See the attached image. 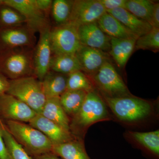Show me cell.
<instances>
[{"label": "cell", "instance_id": "obj_1", "mask_svg": "<svg viewBox=\"0 0 159 159\" xmlns=\"http://www.w3.org/2000/svg\"><path fill=\"white\" fill-rule=\"evenodd\" d=\"M4 122L16 141L30 156H37L52 152V142L38 129L25 122Z\"/></svg>", "mask_w": 159, "mask_h": 159}, {"label": "cell", "instance_id": "obj_2", "mask_svg": "<svg viewBox=\"0 0 159 159\" xmlns=\"http://www.w3.org/2000/svg\"><path fill=\"white\" fill-rule=\"evenodd\" d=\"M108 116L106 106L102 98L94 90L89 91L78 112L70 119V132L80 139L89 125Z\"/></svg>", "mask_w": 159, "mask_h": 159}, {"label": "cell", "instance_id": "obj_3", "mask_svg": "<svg viewBox=\"0 0 159 159\" xmlns=\"http://www.w3.org/2000/svg\"><path fill=\"white\" fill-rule=\"evenodd\" d=\"M34 48L20 47L0 52V73L9 80L34 76Z\"/></svg>", "mask_w": 159, "mask_h": 159}, {"label": "cell", "instance_id": "obj_4", "mask_svg": "<svg viewBox=\"0 0 159 159\" xmlns=\"http://www.w3.org/2000/svg\"><path fill=\"white\" fill-rule=\"evenodd\" d=\"M9 83L6 93L24 102L36 113H40L46 100L41 81L32 76L9 80Z\"/></svg>", "mask_w": 159, "mask_h": 159}, {"label": "cell", "instance_id": "obj_5", "mask_svg": "<svg viewBox=\"0 0 159 159\" xmlns=\"http://www.w3.org/2000/svg\"><path fill=\"white\" fill-rule=\"evenodd\" d=\"M104 97L110 108L122 121H139L148 116L152 111L150 102L132 96L116 98Z\"/></svg>", "mask_w": 159, "mask_h": 159}, {"label": "cell", "instance_id": "obj_6", "mask_svg": "<svg viewBox=\"0 0 159 159\" xmlns=\"http://www.w3.org/2000/svg\"><path fill=\"white\" fill-rule=\"evenodd\" d=\"M77 28L69 23L51 27L49 38L52 55L76 54L82 46Z\"/></svg>", "mask_w": 159, "mask_h": 159}, {"label": "cell", "instance_id": "obj_7", "mask_svg": "<svg viewBox=\"0 0 159 159\" xmlns=\"http://www.w3.org/2000/svg\"><path fill=\"white\" fill-rule=\"evenodd\" d=\"M93 77L104 97L116 98L132 96L122 77L108 61L103 64Z\"/></svg>", "mask_w": 159, "mask_h": 159}, {"label": "cell", "instance_id": "obj_8", "mask_svg": "<svg viewBox=\"0 0 159 159\" xmlns=\"http://www.w3.org/2000/svg\"><path fill=\"white\" fill-rule=\"evenodd\" d=\"M1 1L19 11L25 19L26 25L35 33H39L44 29L51 26L49 17L39 9L35 0Z\"/></svg>", "mask_w": 159, "mask_h": 159}, {"label": "cell", "instance_id": "obj_9", "mask_svg": "<svg viewBox=\"0 0 159 159\" xmlns=\"http://www.w3.org/2000/svg\"><path fill=\"white\" fill-rule=\"evenodd\" d=\"M106 11L99 0H75L68 23L78 28L96 23Z\"/></svg>", "mask_w": 159, "mask_h": 159}, {"label": "cell", "instance_id": "obj_10", "mask_svg": "<svg viewBox=\"0 0 159 159\" xmlns=\"http://www.w3.org/2000/svg\"><path fill=\"white\" fill-rule=\"evenodd\" d=\"M35 32L26 25L0 29V52L20 47L34 48Z\"/></svg>", "mask_w": 159, "mask_h": 159}, {"label": "cell", "instance_id": "obj_11", "mask_svg": "<svg viewBox=\"0 0 159 159\" xmlns=\"http://www.w3.org/2000/svg\"><path fill=\"white\" fill-rule=\"evenodd\" d=\"M37 114L16 97L7 93L0 95V118L3 121L29 123Z\"/></svg>", "mask_w": 159, "mask_h": 159}, {"label": "cell", "instance_id": "obj_12", "mask_svg": "<svg viewBox=\"0 0 159 159\" xmlns=\"http://www.w3.org/2000/svg\"><path fill=\"white\" fill-rule=\"evenodd\" d=\"M51 27H48L39 32V39L33 52L34 76L41 81L50 71L52 56L49 38Z\"/></svg>", "mask_w": 159, "mask_h": 159}, {"label": "cell", "instance_id": "obj_13", "mask_svg": "<svg viewBox=\"0 0 159 159\" xmlns=\"http://www.w3.org/2000/svg\"><path fill=\"white\" fill-rule=\"evenodd\" d=\"M29 124L43 134L53 145L61 144L77 138L70 132L40 114H37Z\"/></svg>", "mask_w": 159, "mask_h": 159}, {"label": "cell", "instance_id": "obj_14", "mask_svg": "<svg viewBox=\"0 0 159 159\" xmlns=\"http://www.w3.org/2000/svg\"><path fill=\"white\" fill-rule=\"evenodd\" d=\"M77 31L82 45L98 49L106 53L110 50L111 38L101 30L97 22L79 26Z\"/></svg>", "mask_w": 159, "mask_h": 159}, {"label": "cell", "instance_id": "obj_15", "mask_svg": "<svg viewBox=\"0 0 159 159\" xmlns=\"http://www.w3.org/2000/svg\"><path fill=\"white\" fill-rule=\"evenodd\" d=\"M75 55L81 67V71L92 76L108 61L107 54L104 51L83 45Z\"/></svg>", "mask_w": 159, "mask_h": 159}, {"label": "cell", "instance_id": "obj_16", "mask_svg": "<svg viewBox=\"0 0 159 159\" xmlns=\"http://www.w3.org/2000/svg\"><path fill=\"white\" fill-rule=\"evenodd\" d=\"M107 12L116 18L138 38L148 33L152 29L149 23L136 17L124 8H118Z\"/></svg>", "mask_w": 159, "mask_h": 159}, {"label": "cell", "instance_id": "obj_17", "mask_svg": "<svg viewBox=\"0 0 159 159\" xmlns=\"http://www.w3.org/2000/svg\"><path fill=\"white\" fill-rule=\"evenodd\" d=\"M136 38L119 39L111 38L110 54L117 65L124 67L134 50Z\"/></svg>", "mask_w": 159, "mask_h": 159}, {"label": "cell", "instance_id": "obj_18", "mask_svg": "<svg viewBox=\"0 0 159 159\" xmlns=\"http://www.w3.org/2000/svg\"><path fill=\"white\" fill-rule=\"evenodd\" d=\"M39 114L70 132V119L64 111L59 97L46 99L42 110Z\"/></svg>", "mask_w": 159, "mask_h": 159}, {"label": "cell", "instance_id": "obj_19", "mask_svg": "<svg viewBox=\"0 0 159 159\" xmlns=\"http://www.w3.org/2000/svg\"><path fill=\"white\" fill-rule=\"evenodd\" d=\"M97 23L101 30L110 37L138 38L116 18L107 11L97 20Z\"/></svg>", "mask_w": 159, "mask_h": 159}, {"label": "cell", "instance_id": "obj_20", "mask_svg": "<svg viewBox=\"0 0 159 159\" xmlns=\"http://www.w3.org/2000/svg\"><path fill=\"white\" fill-rule=\"evenodd\" d=\"M67 75L49 71L42 80L46 99L60 97L66 90Z\"/></svg>", "mask_w": 159, "mask_h": 159}, {"label": "cell", "instance_id": "obj_21", "mask_svg": "<svg viewBox=\"0 0 159 159\" xmlns=\"http://www.w3.org/2000/svg\"><path fill=\"white\" fill-rule=\"evenodd\" d=\"M51 152L62 159H91L83 144L78 138L53 145Z\"/></svg>", "mask_w": 159, "mask_h": 159}, {"label": "cell", "instance_id": "obj_22", "mask_svg": "<svg viewBox=\"0 0 159 159\" xmlns=\"http://www.w3.org/2000/svg\"><path fill=\"white\" fill-rule=\"evenodd\" d=\"M79 70L81 71V67L75 54L52 55L50 71L68 75Z\"/></svg>", "mask_w": 159, "mask_h": 159}, {"label": "cell", "instance_id": "obj_23", "mask_svg": "<svg viewBox=\"0 0 159 159\" xmlns=\"http://www.w3.org/2000/svg\"><path fill=\"white\" fill-rule=\"evenodd\" d=\"M87 93L83 90H66L60 97L61 106L69 118H73L78 112Z\"/></svg>", "mask_w": 159, "mask_h": 159}, {"label": "cell", "instance_id": "obj_24", "mask_svg": "<svg viewBox=\"0 0 159 159\" xmlns=\"http://www.w3.org/2000/svg\"><path fill=\"white\" fill-rule=\"evenodd\" d=\"M26 25L22 15L13 7L0 0V29L14 28Z\"/></svg>", "mask_w": 159, "mask_h": 159}, {"label": "cell", "instance_id": "obj_25", "mask_svg": "<svg viewBox=\"0 0 159 159\" xmlns=\"http://www.w3.org/2000/svg\"><path fill=\"white\" fill-rule=\"evenodd\" d=\"M154 3L149 0H126L125 9L151 25Z\"/></svg>", "mask_w": 159, "mask_h": 159}, {"label": "cell", "instance_id": "obj_26", "mask_svg": "<svg viewBox=\"0 0 159 159\" xmlns=\"http://www.w3.org/2000/svg\"><path fill=\"white\" fill-rule=\"evenodd\" d=\"M74 2L72 0L52 1L50 14L55 26L62 25L68 23Z\"/></svg>", "mask_w": 159, "mask_h": 159}, {"label": "cell", "instance_id": "obj_27", "mask_svg": "<svg viewBox=\"0 0 159 159\" xmlns=\"http://www.w3.org/2000/svg\"><path fill=\"white\" fill-rule=\"evenodd\" d=\"M2 137L6 148L11 159H33L15 140L6 128L4 121L2 119Z\"/></svg>", "mask_w": 159, "mask_h": 159}, {"label": "cell", "instance_id": "obj_28", "mask_svg": "<svg viewBox=\"0 0 159 159\" xmlns=\"http://www.w3.org/2000/svg\"><path fill=\"white\" fill-rule=\"evenodd\" d=\"M131 135L135 141L150 151L154 154L159 155V130L148 132H131Z\"/></svg>", "mask_w": 159, "mask_h": 159}, {"label": "cell", "instance_id": "obj_29", "mask_svg": "<svg viewBox=\"0 0 159 159\" xmlns=\"http://www.w3.org/2000/svg\"><path fill=\"white\" fill-rule=\"evenodd\" d=\"M159 49V29L152 28L148 33L137 39L134 50H150L158 52Z\"/></svg>", "mask_w": 159, "mask_h": 159}, {"label": "cell", "instance_id": "obj_30", "mask_svg": "<svg viewBox=\"0 0 159 159\" xmlns=\"http://www.w3.org/2000/svg\"><path fill=\"white\" fill-rule=\"evenodd\" d=\"M66 90H83L89 92L93 90V85L82 71H77L67 75Z\"/></svg>", "mask_w": 159, "mask_h": 159}, {"label": "cell", "instance_id": "obj_31", "mask_svg": "<svg viewBox=\"0 0 159 159\" xmlns=\"http://www.w3.org/2000/svg\"><path fill=\"white\" fill-rule=\"evenodd\" d=\"M106 11L124 8L125 9L126 0H99Z\"/></svg>", "mask_w": 159, "mask_h": 159}, {"label": "cell", "instance_id": "obj_32", "mask_svg": "<svg viewBox=\"0 0 159 159\" xmlns=\"http://www.w3.org/2000/svg\"><path fill=\"white\" fill-rule=\"evenodd\" d=\"M36 5L39 9L43 11L45 14L49 17L50 15L52 0H35Z\"/></svg>", "mask_w": 159, "mask_h": 159}, {"label": "cell", "instance_id": "obj_33", "mask_svg": "<svg viewBox=\"0 0 159 159\" xmlns=\"http://www.w3.org/2000/svg\"><path fill=\"white\" fill-rule=\"evenodd\" d=\"M1 122L2 119L0 118V159H11L3 139Z\"/></svg>", "mask_w": 159, "mask_h": 159}, {"label": "cell", "instance_id": "obj_34", "mask_svg": "<svg viewBox=\"0 0 159 159\" xmlns=\"http://www.w3.org/2000/svg\"><path fill=\"white\" fill-rule=\"evenodd\" d=\"M151 26L152 28L159 29V3L155 2L154 4Z\"/></svg>", "mask_w": 159, "mask_h": 159}, {"label": "cell", "instance_id": "obj_35", "mask_svg": "<svg viewBox=\"0 0 159 159\" xmlns=\"http://www.w3.org/2000/svg\"><path fill=\"white\" fill-rule=\"evenodd\" d=\"M9 80L0 73V95L6 93L9 87Z\"/></svg>", "mask_w": 159, "mask_h": 159}, {"label": "cell", "instance_id": "obj_36", "mask_svg": "<svg viewBox=\"0 0 159 159\" xmlns=\"http://www.w3.org/2000/svg\"><path fill=\"white\" fill-rule=\"evenodd\" d=\"M33 159H62L52 152H48L40 155L32 157Z\"/></svg>", "mask_w": 159, "mask_h": 159}]
</instances>
